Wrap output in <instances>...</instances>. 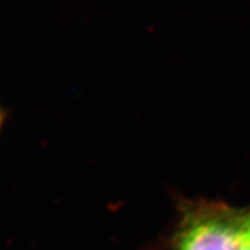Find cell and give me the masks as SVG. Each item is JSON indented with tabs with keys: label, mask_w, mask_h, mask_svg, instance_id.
I'll use <instances>...</instances> for the list:
<instances>
[{
	"label": "cell",
	"mask_w": 250,
	"mask_h": 250,
	"mask_svg": "<svg viewBox=\"0 0 250 250\" xmlns=\"http://www.w3.org/2000/svg\"><path fill=\"white\" fill-rule=\"evenodd\" d=\"M3 121H4V113L2 109L0 108V128H1V126H2Z\"/></svg>",
	"instance_id": "6da1fadb"
}]
</instances>
